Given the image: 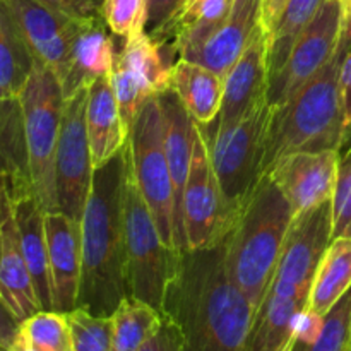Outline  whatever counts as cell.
<instances>
[{
	"instance_id": "6da1fadb",
	"label": "cell",
	"mask_w": 351,
	"mask_h": 351,
	"mask_svg": "<svg viewBox=\"0 0 351 351\" xmlns=\"http://www.w3.org/2000/svg\"><path fill=\"white\" fill-rule=\"evenodd\" d=\"M161 314L178 328L184 351H243L256 308L230 276L223 239L178 250Z\"/></svg>"
},
{
	"instance_id": "7a4b0ae2",
	"label": "cell",
	"mask_w": 351,
	"mask_h": 351,
	"mask_svg": "<svg viewBox=\"0 0 351 351\" xmlns=\"http://www.w3.org/2000/svg\"><path fill=\"white\" fill-rule=\"evenodd\" d=\"M127 144L108 163L95 168L81 219V285L77 307L112 317L129 297L123 242V184Z\"/></svg>"
},
{
	"instance_id": "3957f363",
	"label": "cell",
	"mask_w": 351,
	"mask_h": 351,
	"mask_svg": "<svg viewBox=\"0 0 351 351\" xmlns=\"http://www.w3.org/2000/svg\"><path fill=\"white\" fill-rule=\"evenodd\" d=\"M351 47V31L345 23L341 40L331 60L280 108H273L267 129L261 177L293 153L341 149L343 125L341 65Z\"/></svg>"
},
{
	"instance_id": "277c9868",
	"label": "cell",
	"mask_w": 351,
	"mask_h": 351,
	"mask_svg": "<svg viewBox=\"0 0 351 351\" xmlns=\"http://www.w3.org/2000/svg\"><path fill=\"white\" fill-rule=\"evenodd\" d=\"M291 219V204L271 175H264L223 237L230 276L256 312L271 287Z\"/></svg>"
},
{
	"instance_id": "5b68a950",
	"label": "cell",
	"mask_w": 351,
	"mask_h": 351,
	"mask_svg": "<svg viewBox=\"0 0 351 351\" xmlns=\"http://www.w3.org/2000/svg\"><path fill=\"white\" fill-rule=\"evenodd\" d=\"M123 242L129 295L161 312L165 290L173 273L178 250L165 245L153 215L137 185L127 149L123 184Z\"/></svg>"
},
{
	"instance_id": "8992f818",
	"label": "cell",
	"mask_w": 351,
	"mask_h": 351,
	"mask_svg": "<svg viewBox=\"0 0 351 351\" xmlns=\"http://www.w3.org/2000/svg\"><path fill=\"white\" fill-rule=\"evenodd\" d=\"M24 117L27 161L33 195L45 215L58 213L55 192V154L64 112L60 79L45 65H34L33 74L19 95Z\"/></svg>"
},
{
	"instance_id": "52a82bcc",
	"label": "cell",
	"mask_w": 351,
	"mask_h": 351,
	"mask_svg": "<svg viewBox=\"0 0 351 351\" xmlns=\"http://www.w3.org/2000/svg\"><path fill=\"white\" fill-rule=\"evenodd\" d=\"M271 113L273 106L264 99L235 125L215 130L211 139L204 136L213 168L221 187L226 232L237 209L261 178Z\"/></svg>"
},
{
	"instance_id": "ba28073f",
	"label": "cell",
	"mask_w": 351,
	"mask_h": 351,
	"mask_svg": "<svg viewBox=\"0 0 351 351\" xmlns=\"http://www.w3.org/2000/svg\"><path fill=\"white\" fill-rule=\"evenodd\" d=\"M137 185L153 215L165 245L175 247V194L165 153L163 115L158 95L147 96L137 112L127 141Z\"/></svg>"
},
{
	"instance_id": "9c48e42d",
	"label": "cell",
	"mask_w": 351,
	"mask_h": 351,
	"mask_svg": "<svg viewBox=\"0 0 351 351\" xmlns=\"http://www.w3.org/2000/svg\"><path fill=\"white\" fill-rule=\"evenodd\" d=\"M332 240V204L295 215L290 223L280 261L267 291L285 298L307 302L315 271Z\"/></svg>"
},
{
	"instance_id": "30bf717a",
	"label": "cell",
	"mask_w": 351,
	"mask_h": 351,
	"mask_svg": "<svg viewBox=\"0 0 351 351\" xmlns=\"http://www.w3.org/2000/svg\"><path fill=\"white\" fill-rule=\"evenodd\" d=\"M86 110L88 88L65 98L55 154L57 209L77 223L82 219L95 171L86 127Z\"/></svg>"
},
{
	"instance_id": "8fae6325",
	"label": "cell",
	"mask_w": 351,
	"mask_h": 351,
	"mask_svg": "<svg viewBox=\"0 0 351 351\" xmlns=\"http://www.w3.org/2000/svg\"><path fill=\"white\" fill-rule=\"evenodd\" d=\"M345 29L341 0H326L295 43L285 67L267 84V101L280 108L293 98L335 55Z\"/></svg>"
},
{
	"instance_id": "7c38bea8",
	"label": "cell",
	"mask_w": 351,
	"mask_h": 351,
	"mask_svg": "<svg viewBox=\"0 0 351 351\" xmlns=\"http://www.w3.org/2000/svg\"><path fill=\"white\" fill-rule=\"evenodd\" d=\"M182 221L187 249L215 245L226 233L221 187L199 123L195 125L191 168L182 199Z\"/></svg>"
},
{
	"instance_id": "4fadbf2b",
	"label": "cell",
	"mask_w": 351,
	"mask_h": 351,
	"mask_svg": "<svg viewBox=\"0 0 351 351\" xmlns=\"http://www.w3.org/2000/svg\"><path fill=\"white\" fill-rule=\"evenodd\" d=\"M7 3L36 64L53 71L62 81L67 74L75 36L89 21L65 16L38 0H7Z\"/></svg>"
},
{
	"instance_id": "5bb4252c",
	"label": "cell",
	"mask_w": 351,
	"mask_h": 351,
	"mask_svg": "<svg viewBox=\"0 0 351 351\" xmlns=\"http://www.w3.org/2000/svg\"><path fill=\"white\" fill-rule=\"evenodd\" d=\"M339 151H304L283 158L271 175L291 204L293 216L331 201L338 175Z\"/></svg>"
},
{
	"instance_id": "9a60e30c",
	"label": "cell",
	"mask_w": 351,
	"mask_h": 351,
	"mask_svg": "<svg viewBox=\"0 0 351 351\" xmlns=\"http://www.w3.org/2000/svg\"><path fill=\"white\" fill-rule=\"evenodd\" d=\"M267 34L257 27L243 53L223 77L221 108L215 130L228 129L242 120L250 110L267 99Z\"/></svg>"
},
{
	"instance_id": "2e32d148",
	"label": "cell",
	"mask_w": 351,
	"mask_h": 351,
	"mask_svg": "<svg viewBox=\"0 0 351 351\" xmlns=\"http://www.w3.org/2000/svg\"><path fill=\"white\" fill-rule=\"evenodd\" d=\"M48 266L51 281V304L60 314L77 307L81 285V223L62 213L45 215Z\"/></svg>"
},
{
	"instance_id": "e0dca14e",
	"label": "cell",
	"mask_w": 351,
	"mask_h": 351,
	"mask_svg": "<svg viewBox=\"0 0 351 351\" xmlns=\"http://www.w3.org/2000/svg\"><path fill=\"white\" fill-rule=\"evenodd\" d=\"M158 101H160L161 115H163L165 153H167L168 168H170L171 182H173L175 247L177 250H184L187 249V243H185L184 221H182V199H184L185 184L189 178L197 122L189 115L173 88L161 91L158 95Z\"/></svg>"
},
{
	"instance_id": "ac0fdd59",
	"label": "cell",
	"mask_w": 351,
	"mask_h": 351,
	"mask_svg": "<svg viewBox=\"0 0 351 351\" xmlns=\"http://www.w3.org/2000/svg\"><path fill=\"white\" fill-rule=\"evenodd\" d=\"M261 2L263 0H233L226 19L184 60L195 62L225 77L261 26Z\"/></svg>"
},
{
	"instance_id": "d6986e66",
	"label": "cell",
	"mask_w": 351,
	"mask_h": 351,
	"mask_svg": "<svg viewBox=\"0 0 351 351\" xmlns=\"http://www.w3.org/2000/svg\"><path fill=\"white\" fill-rule=\"evenodd\" d=\"M86 127L95 168L108 163L129 141V130L123 125L110 75H103L88 86Z\"/></svg>"
},
{
	"instance_id": "ffe728a7",
	"label": "cell",
	"mask_w": 351,
	"mask_h": 351,
	"mask_svg": "<svg viewBox=\"0 0 351 351\" xmlns=\"http://www.w3.org/2000/svg\"><path fill=\"white\" fill-rule=\"evenodd\" d=\"M0 297L17 321L23 322L40 312L41 304L29 267L24 261L14 215L0 230Z\"/></svg>"
},
{
	"instance_id": "44dd1931",
	"label": "cell",
	"mask_w": 351,
	"mask_h": 351,
	"mask_svg": "<svg viewBox=\"0 0 351 351\" xmlns=\"http://www.w3.org/2000/svg\"><path fill=\"white\" fill-rule=\"evenodd\" d=\"M113 60L115 48L103 17L86 23L75 36L67 74L60 81L65 98L88 88L96 79L110 75Z\"/></svg>"
},
{
	"instance_id": "7402d4cb",
	"label": "cell",
	"mask_w": 351,
	"mask_h": 351,
	"mask_svg": "<svg viewBox=\"0 0 351 351\" xmlns=\"http://www.w3.org/2000/svg\"><path fill=\"white\" fill-rule=\"evenodd\" d=\"M14 219L19 230L21 249L34 281L41 311H53L51 304L50 266H48V245L45 233V211L33 194L19 199L14 206Z\"/></svg>"
},
{
	"instance_id": "603a6c76",
	"label": "cell",
	"mask_w": 351,
	"mask_h": 351,
	"mask_svg": "<svg viewBox=\"0 0 351 351\" xmlns=\"http://www.w3.org/2000/svg\"><path fill=\"white\" fill-rule=\"evenodd\" d=\"M171 88L199 125H211L223 99V77L195 62L178 58L171 72Z\"/></svg>"
},
{
	"instance_id": "cb8c5ba5",
	"label": "cell",
	"mask_w": 351,
	"mask_h": 351,
	"mask_svg": "<svg viewBox=\"0 0 351 351\" xmlns=\"http://www.w3.org/2000/svg\"><path fill=\"white\" fill-rule=\"evenodd\" d=\"M117 53L132 69L149 95H160L171 88L175 55H178L173 40L156 41L146 33H139L125 40Z\"/></svg>"
},
{
	"instance_id": "d4e9b609",
	"label": "cell",
	"mask_w": 351,
	"mask_h": 351,
	"mask_svg": "<svg viewBox=\"0 0 351 351\" xmlns=\"http://www.w3.org/2000/svg\"><path fill=\"white\" fill-rule=\"evenodd\" d=\"M307 302L267 291L254 317L243 351H283L293 341V321Z\"/></svg>"
},
{
	"instance_id": "484cf974",
	"label": "cell",
	"mask_w": 351,
	"mask_h": 351,
	"mask_svg": "<svg viewBox=\"0 0 351 351\" xmlns=\"http://www.w3.org/2000/svg\"><path fill=\"white\" fill-rule=\"evenodd\" d=\"M34 60L7 0H0V98H19Z\"/></svg>"
},
{
	"instance_id": "4316f807",
	"label": "cell",
	"mask_w": 351,
	"mask_h": 351,
	"mask_svg": "<svg viewBox=\"0 0 351 351\" xmlns=\"http://www.w3.org/2000/svg\"><path fill=\"white\" fill-rule=\"evenodd\" d=\"M351 288V237L331 240L312 281L308 308L326 315Z\"/></svg>"
},
{
	"instance_id": "83f0119b",
	"label": "cell",
	"mask_w": 351,
	"mask_h": 351,
	"mask_svg": "<svg viewBox=\"0 0 351 351\" xmlns=\"http://www.w3.org/2000/svg\"><path fill=\"white\" fill-rule=\"evenodd\" d=\"M326 0H288L283 14L267 36V72L274 77L287 64L291 50Z\"/></svg>"
},
{
	"instance_id": "f1b7e54d",
	"label": "cell",
	"mask_w": 351,
	"mask_h": 351,
	"mask_svg": "<svg viewBox=\"0 0 351 351\" xmlns=\"http://www.w3.org/2000/svg\"><path fill=\"white\" fill-rule=\"evenodd\" d=\"M161 314L139 298H123L112 314V350L110 351H139L147 339L160 328Z\"/></svg>"
},
{
	"instance_id": "f546056e",
	"label": "cell",
	"mask_w": 351,
	"mask_h": 351,
	"mask_svg": "<svg viewBox=\"0 0 351 351\" xmlns=\"http://www.w3.org/2000/svg\"><path fill=\"white\" fill-rule=\"evenodd\" d=\"M0 175H9L31 185L23 106L19 98H0Z\"/></svg>"
},
{
	"instance_id": "4dcf8cb0",
	"label": "cell",
	"mask_w": 351,
	"mask_h": 351,
	"mask_svg": "<svg viewBox=\"0 0 351 351\" xmlns=\"http://www.w3.org/2000/svg\"><path fill=\"white\" fill-rule=\"evenodd\" d=\"M19 332L38 351H72L67 315L40 311L19 324Z\"/></svg>"
},
{
	"instance_id": "1f68e13d",
	"label": "cell",
	"mask_w": 351,
	"mask_h": 351,
	"mask_svg": "<svg viewBox=\"0 0 351 351\" xmlns=\"http://www.w3.org/2000/svg\"><path fill=\"white\" fill-rule=\"evenodd\" d=\"M293 351H351V288L324 315L317 341L302 346L293 341Z\"/></svg>"
},
{
	"instance_id": "d6a6232c",
	"label": "cell",
	"mask_w": 351,
	"mask_h": 351,
	"mask_svg": "<svg viewBox=\"0 0 351 351\" xmlns=\"http://www.w3.org/2000/svg\"><path fill=\"white\" fill-rule=\"evenodd\" d=\"M72 351L112 350V317H99L86 308L75 307L67 312Z\"/></svg>"
},
{
	"instance_id": "836d02e7",
	"label": "cell",
	"mask_w": 351,
	"mask_h": 351,
	"mask_svg": "<svg viewBox=\"0 0 351 351\" xmlns=\"http://www.w3.org/2000/svg\"><path fill=\"white\" fill-rule=\"evenodd\" d=\"M110 79H112V86L117 96V103H119L123 125L130 132V127H132L134 120H136L141 105L151 95L146 91L139 77L134 74L132 69L120 58L117 51L112 72H110Z\"/></svg>"
},
{
	"instance_id": "e575fe53",
	"label": "cell",
	"mask_w": 351,
	"mask_h": 351,
	"mask_svg": "<svg viewBox=\"0 0 351 351\" xmlns=\"http://www.w3.org/2000/svg\"><path fill=\"white\" fill-rule=\"evenodd\" d=\"M332 204V240L351 237V141L339 149Z\"/></svg>"
},
{
	"instance_id": "d590c367",
	"label": "cell",
	"mask_w": 351,
	"mask_h": 351,
	"mask_svg": "<svg viewBox=\"0 0 351 351\" xmlns=\"http://www.w3.org/2000/svg\"><path fill=\"white\" fill-rule=\"evenodd\" d=\"M101 17L115 36L129 40L144 33L146 0H103Z\"/></svg>"
},
{
	"instance_id": "8d00e7d4",
	"label": "cell",
	"mask_w": 351,
	"mask_h": 351,
	"mask_svg": "<svg viewBox=\"0 0 351 351\" xmlns=\"http://www.w3.org/2000/svg\"><path fill=\"white\" fill-rule=\"evenodd\" d=\"M185 3L187 0H146L144 33L156 41L173 40Z\"/></svg>"
},
{
	"instance_id": "74e56055",
	"label": "cell",
	"mask_w": 351,
	"mask_h": 351,
	"mask_svg": "<svg viewBox=\"0 0 351 351\" xmlns=\"http://www.w3.org/2000/svg\"><path fill=\"white\" fill-rule=\"evenodd\" d=\"M29 194H33V187L29 184H24L9 175H0V230L12 218L16 202Z\"/></svg>"
},
{
	"instance_id": "f35d334b",
	"label": "cell",
	"mask_w": 351,
	"mask_h": 351,
	"mask_svg": "<svg viewBox=\"0 0 351 351\" xmlns=\"http://www.w3.org/2000/svg\"><path fill=\"white\" fill-rule=\"evenodd\" d=\"M324 326V315L317 314L308 305L302 308L293 321V341L302 346H311L317 341Z\"/></svg>"
},
{
	"instance_id": "ab89813d",
	"label": "cell",
	"mask_w": 351,
	"mask_h": 351,
	"mask_svg": "<svg viewBox=\"0 0 351 351\" xmlns=\"http://www.w3.org/2000/svg\"><path fill=\"white\" fill-rule=\"evenodd\" d=\"M38 2L79 21H93L101 17L103 0H38Z\"/></svg>"
},
{
	"instance_id": "60d3db41",
	"label": "cell",
	"mask_w": 351,
	"mask_h": 351,
	"mask_svg": "<svg viewBox=\"0 0 351 351\" xmlns=\"http://www.w3.org/2000/svg\"><path fill=\"white\" fill-rule=\"evenodd\" d=\"M139 351H184L182 336L177 326L163 314L160 328Z\"/></svg>"
},
{
	"instance_id": "b9f144b4",
	"label": "cell",
	"mask_w": 351,
	"mask_h": 351,
	"mask_svg": "<svg viewBox=\"0 0 351 351\" xmlns=\"http://www.w3.org/2000/svg\"><path fill=\"white\" fill-rule=\"evenodd\" d=\"M339 89H341L343 125H345V141H343V146H345L348 141H351V47L341 65Z\"/></svg>"
},
{
	"instance_id": "7bdbcfd3",
	"label": "cell",
	"mask_w": 351,
	"mask_h": 351,
	"mask_svg": "<svg viewBox=\"0 0 351 351\" xmlns=\"http://www.w3.org/2000/svg\"><path fill=\"white\" fill-rule=\"evenodd\" d=\"M288 0H263L261 2V27L269 36L273 27L276 26L278 19L283 14Z\"/></svg>"
},
{
	"instance_id": "ee69618b",
	"label": "cell",
	"mask_w": 351,
	"mask_h": 351,
	"mask_svg": "<svg viewBox=\"0 0 351 351\" xmlns=\"http://www.w3.org/2000/svg\"><path fill=\"white\" fill-rule=\"evenodd\" d=\"M21 322L17 321L16 315L12 314L9 307H7L5 302L0 298V345L9 346L12 343V339L16 338L17 329H19Z\"/></svg>"
},
{
	"instance_id": "f6af8a7d",
	"label": "cell",
	"mask_w": 351,
	"mask_h": 351,
	"mask_svg": "<svg viewBox=\"0 0 351 351\" xmlns=\"http://www.w3.org/2000/svg\"><path fill=\"white\" fill-rule=\"evenodd\" d=\"M7 350L9 351H38L29 341H27L26 338H24L23 335H21L19 329H17L16 338L12 339V343H10L9 346H7Z\"/></svg>"
},
{
	"instance_id": "bcb514c9",
	"label": "cell",
	"mask_w": 351,
	"mask_h": 351,
	"mask_svg": "<svg viewBox=\"0 0 351 351\" xmlns=\"http://www.w3.org/2000/svg\"><path fill=\"white\" fill-rule=\"evenodd\" d=\"M343 5H345V23L346 26H348V29L351 31V0H345Z\"/></svg>"
},
{
	"instance_id": "7dc6e473",
	"label": "cell",
	"mask_w": 351,
	"mask_h": 351,
	"mask_svg": "<svg viewBox=\"0 0 351 351\" xmlns=\"http://www.w3.org/2000/svg\"><path fill=\"white\" fill-rule=\"evenodd\" d=\"M291 346H293V341H291V343H290V345H288V346H287V348H285L283 351H293V350H291Z\"/></svg>"
},
{
	"instance_id": "c3c4849f",
	"label": "cell",
	"mask_w": 351,
	"mask_h": 351,
	"mask_svg": "<svg viewBox=\"0 0 351 351\" xmlns=\"http://www.w3.org/2000/svg\"><path fill=\"white\" fill-rule=\"evenodd\" d=\"M0 351H9V350H7L5 346H0Z\"/></svg>"
},
{
	"instance_id": "681fc988",
	"label": "cell",
	"mask_w": 351,
	"mask_h": 351,
	"mask_svg": "<svg viewBox=\"0 0 351 351\" xmlns=\"http://www.w3.org/2000/svg\"><path fill=\"white\" fill-rule=\"evenodd\" d=\"M0 247H2V243H0ZM0 298H2V297H0Z\"/></svg>"
},
{
	"instance_id": "f907efd6",
	"label": "cell",
	"mask_w": 351,
	"mask_h": 351,
	"mask_svg": "<svg viewBox=\"0 0 351 351\" xmlns=\"http://www.w3.org/2000/svg\"><path fill=\"white\" fill-rule=\"evenodd\" d=\"M341 2H345V0H341Z\"/></svg>"
},
{
	"instance_id": "816d5d0a",
	"label": "cell",
	"mask_w": 351,
	"mask_h": 351,
	"mask_svg": "<svg viewBox=\"0 0 351 351\" xmlns=\"http://www.w3.org/2000/svg\"><path fill=\"white\" fill-rule=\"evenodd\" d=\"M0 346H2V345H0Z\"/></svg>"
}]
</instances>
